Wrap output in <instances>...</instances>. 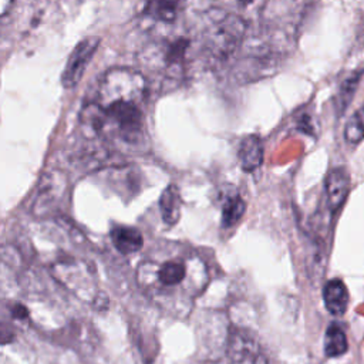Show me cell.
I'll return each instance as SVG.
<instances>
[{
  "label": "cell",
  "instance_id": "cell-1",
  "mask_svg": "<svg viewBox=\"0 0 364 364\" xmlns=\"http://www.w3.org/2000/svg\"><path fill=\"white\" fill-rule=\"evenodd\" d=\"M136 280L156 304L183 316L205 290L208 270L196 255L172 253L169 257L142 262L136 269Z\"/></svg>",
  "mask_w": 364,
  "mask_h": 364
},
{
  "label": "cell",
  "instance_id": "cell-2",
  "mask_svg": "<svg viewBox=\"0 0 364 364\" xmlns=\"http://www.w3.org/2000/svg\"><path fill=\"white\" fill-rule=\"evenodd\" d=\"M246 34L243 18L222 9H210L205 14L198 46L203 61L209 65L223 64L240 48Z\"/></svg>",
  "mask_w": 364,
  "mask_h": 364
},
{
  "label": "cell",
  "instance_id": "cell-3",
  "mask_svg": "<svg viewBox=\"0 0 364 364\" xmlns=\"http://www.w3.org/2000/svg\"><path fill=\"white\" fill-rule=\"evenodd\" d=\"M148 82L145 75L129 67H115L108 70L97 92V102L107 104L115 100H136L144 101Z\"/></svg>",
  "mask_w": 364,
  "mask_h": 364
},
{
  "label": "cell",
  "instance_id": "cell-4",
  "mask_svg": "<svg viewBox=\"0 0 364 364\" xmlns=\"http://www.w3.org/2000/svg\"><path fill=\"white\" fill-rule=\"evenodd\" d=\"M193 43L189 37L175 36L156 43L149 50L148 61L159 68L169 78H181L189 65V57ZM151 64V65H152Z\"/></svg>",
  "mask_w": 364,
  "mask_h": 364
},
{
  "label": "cell",
  "instance_id": "cell-5",
  "mask_svg": "<svg viewBox=\"0 0 364 364\" xmlns=\"http://www.w3.org/2000/svg\"><path fill=\"white\" fill-rule=\"evenodd\" d=\"M55 277L84 300H95V282L88 266L80 260H60L54 264Z\"/></svg>",
  "mask_w": 364,
  "mask_h": 364
},
{
  "label": "cell",
  "instance_id": "cell-6",
  "mask_svg": "<svg viewBox=\"0 0 364 364\" xmlns=\"http://www.w3.org/2000/svg\"><path fill=\"white\" fill-rule=\"evenodd\" d=\"M100 37H87L73 48L61 73V84L64 88H74L80 82L100 46Z\"/></svg>",
  "mask_w": 364,
  "mask_h": 364
},
{
  "label": "cell",
  "instance_id": "cell-7",
  "mask_svg": "<svg viewBox=\"0 0 364 364\" xmlns=\"http://www.w3.org/2000/svg\"><path fill=\"white\" fill-rule=\"evenodd\" d=\"M222 364H266L259 344L245 331L235 330L229 336Z\"/></svg>",
  "mask_w": 364,
  "mask_h": 364
},
{
  "label": "cell",
  "instance_id": "cell-8",
  "mask_svg": "<svg viewBox=\"0 0 364 364\" xmlns=\"http://www.w3.org/2000/svg\"><path fill=\"white\" fill-rule=\"evenodd\" d=\"M220 203L222 213V226L232 228L235 226L243 216L246 210V203L242 199L239 191L233 185H225L219 189L218 195Z\"/></svg>",
  "mask_w": 364,
  "mask_h": 364
},
{
  "label": "cell",
  "instance_id": "cell-9",
  "mask_svg": "<svg viewBox=\"0 0 364 364\" xmlns=\"http://www.w3.org/2000/svg\"><path fill=\"white\" fill-rule=\"evenodd\" d=\"M326 199L330 212H336L344 203L348 189H350V176L344 168H334L326 176Z\"/></svg>",
  "mask_w": 364,
  "mask_h": 364
},
{
  "label": "cell",
  "instance_id": "cell-10",
  "mask_svg": "<svg viewBox=\"0 0 364 364\" xmlns=\"http://www.w3.org/2000/svg\"><path fill=\"white\" fill-rule=\"evenodd\" d=\"M188 0H144V14L159 23H173Z\"/></svg>",
  "mask_w": 364,
  "mask_h": 364
},
{
  "label": "cell",
  "instance_id": "cell-11",
  "mask_svg": "<svg viewBox=\"0 0 364 364\" xmlns=\"http://www.w3.org/2000/svg\"><path fill=\"white\" fill-rule=\"evenodd\" d=\"M237 161L245 172H253L262 165L263 145L259 136L247 135L240 141L237 149Z\"/></svg>",
  "mask_w": 364,
  "mask_h": 364
},
{
  "label": "cell",
  "instance_id": "cell-12",
  "mask_svg": "<svg viewBox=\"0 0 364 364\" xmlns=\"http://www.w3.org/2000/svg\"><path fill=\"white\" fill-rule=\"evenodd\" d=\"M323 300L328 313L333 316H343L348 306V290L343 280H328L323 287Z\"/></svg>",
  "mask_w": 364,
  "mask_h": 364
},
{
  "label": "cell",
  "instance_id": "cell-13",
  "mask_svg": "<svg viewBox=\"0 0 364 364\" xmlns=\"http://www.w3.org/2000/svg\"><path fill=\"white\" fill-rule=\"evenodd\" d=\"M109 236L115 249L122 255H132L141 250L144 245V237L141 232L131 226H114L109 232Z\"/></svg>",
  "mask_w": 364,
  "mask_h": 364
},
{
  "label": "cell",
  "instance_id": "cell-14",
  "mask_svg": "<svg viewBox=\"0 0 364 364\" xmlns=\"http://www.w3.org/2000/svg\"><path fill=\"white\" fill-rule=\"evenodd\" d=\"M159 212L161 218L166 225H175L181 218L182 198L176 185H168L159 196Z\"/></svg>",
  "mask_w": 364,
  "mask_h": 364
},
{
  "label": "cell",
  "instance_id": "cell-15",
  "mask_svg": "<svg viewBox=\"0 0 364 364\" xmlns=\"http://www.w3.org/2000/svg\"><path fill=\"white\" fill-rule=\"evenodd\" d=\"M348 350L346 333L337 324H330L324 336V353L327 357L343 355Z\"/></svg>",
  "mask_w": 364,
  "mask_h": 364
},
{
  "label": "cell",
  "instance_id": "cell-16",
  "mask_svg": "<svg viewBox=\"0 0 364 364\" xmlns=\"http://www.w3.org/2000/svg\"><path fill=\"white\" fill-rule=\"evenodd\" d=\"M344 138L350 144H358L364 138V124L358 114H354L346 124Z\"/></svg>",
  "mask_w": 364,
  "mask_h": 364
},
{
  "label": "cell",
  "instance_id": "cell-17",
  "mask_svg": "<svg viewBox=\"0 0 364 364\" xmlns=\"http://www.w3.org/2000/svg\"><path fill=\"white\" fill-rule=\"evenodd\" d=\"M358 80H360V74H353V75L347 77L346 81L341 84L340 92L337 95V101H338L340 109H343L351 101V97L354 94V90H355V85H357Z\"/></svg>",
  "mask_w": 364,
  "mask_h": 364
},
{
  "label": "cell",
  "instance_id": "cell-18",
  "mask_svg": "<svg viewBox=\"0 0 364 364\" xmlns=\"http://www.w3.org/2000/svg\"><path fill=\"white\" fill-rule=\"evenodd\" d=\"M10 311L13 314V317L17 320H26L28 317V311L23 304H13Z\"/></svg>",
  "mask_w": 364,
  "mask_h": 364
},
{
  "label": "cell",
  "instance_id": "cell-19",
  "mask_svg": "<svg viewBox=\"0 0 364 364\" xmlns=\"http://www.w3.org/2000/svg\"><path fill=\"white\" fill-rule=\"evenodd\" d=\"M242 9H255V7H260V4L263 3V0H235Z\"/></svg>",
  "mask_w": 364,
  "mask_h": 364
},
{
  "label": "cell",
  "instance_id": "cell-20",
  "mask_svg": "<svg viewBox=\"0 0 364 364\" xmlns=\"http://www.w3.org/2000/svg\"><path fill=\"white\" fill-rule=\"evenodd\" d=\"M11 4H13V0H0V9H1V17H4L6 14H7V11L10 10V7H11Z\"/></svg>",
  "mask_w": 364,
  "mask_h": 364
}]
</instances>
